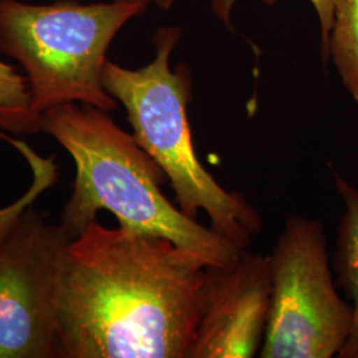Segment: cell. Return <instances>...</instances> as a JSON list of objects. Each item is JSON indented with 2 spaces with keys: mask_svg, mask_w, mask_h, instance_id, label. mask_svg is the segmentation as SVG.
Returning a JSON list of instances; mask_svg holds the SVG:
<instances>
[{
  "mask_svg": "<svg viewBox=\"0 0 358 358\" xmlns=\"http://www.w3.org/2000/svg\"><path fill=\"white\" fill-rule=\"evenodd\" d=\"M152 1L159 10L167 13V11H170L177 4L178 0H152Z\"/></svg>",
  "mask_w": 358,
  "mask_h": 358,
  "instance_id": "4fadbf2b",
  "label": "cell"
},
{
  "mask_svg": "<svg viewBox=\"0 0 358 358\" xmlns=\"http://www.w3.org/2000/svg\"><path fill=\"white\" fill-rule=\"evenodd\" d=\"M0 140L8 142L19 153L26 158L32 171V183L29 185L22 198L4 208H0V245L6 242L17 220L34 205V202L44 192H47L57 180V167L55 157L44 158L38 155L28 143L16 140L11 134L0 133Z\"/></svg>",
  "mask_w": 358,
  "mask_h": 358,
  "instance_id": "8fae6325",
  "label": "cell"
},
{
  "mask_svg": "<svg viewBox=\"0 0 358 358\" xmlns=\"http://www.w3.org/2000/svg\"><path fill=\"white\" fill-rule=\"evenodd\" d=\"M269 256L242 250L227 268L208 266L189 358L259 356L271 309Z\"/></svg>",
  "mask_w": 358,
  "mask_h": 358,
  "instance_id": "52a82bcc",
  "label": "cell"
},
{
  "mask_svg": "<svg viewBox=\"0 0 358 358\" xmlns=\"http://www.w3.org/2000/svg\"><path fill=\"white\" fill-rule=\"evenodd\" d=\"M108 113L78 103L41 113V131L59 142L76 166L60 223L68 235L76 238L100 210H108L124 230L166 238L211 267H231L242 250L167 199L161 190L166 174Z\"/></svg>",
  "mask_w": 358,
  "mask_h": 358,
  "instance_id": "7a4b0ae2",
  "label": "cell"
},
{
  "mask_svg": "<svg viewBox=\"0 0 358 358\" xmlns=\"http://www.w3.org/2000/svg\"><path fill=\"white\" fill-rule=\"evenodd\" d=\"M333 177L336 190L344 203L337 229L333 267L337 285L345 292L352 307L349 336L337 357L358 358V189L337 171H333Z\"/></svg>",
  "mask_w": 358,
  "mask_h": 358,
  "instance_id": "ba28073f",
  "label": "cell"
},
{
  "mask_svg": "<svg viewBox=\"0 0 358 358\" xmlns=\"http://www.w3.org/2000/svg\"><path fill=\"white\" fill-rule=\"evenodd\" d=\"M207 267L166 238L94 219L62 257L57 357L189 358Z\"/></svg>",
  "mask_w": 358,
  "mask_h": 358,
  "instance_id": "6da1fadb",
  "label": "cell"
},
{
  "mask_svg": "<svg viewBox=\"0 0 358 358\" xmlns=\"http://www.w3.org/2000/svg\"><path fill=\"white\" fill-rule=\"evenodd\" d=\"M180 38L179 27L157 29L155 57L138 69L108 60L103 88L125 108L131 134L166 174L179 208L192 219L203 210L211 229L245 250L260 234L263 220L244 195L223 189L196 157L187 117L192 69L186 63L170 65Z\"/></svg>",
  "mask_w": 358,
  "mask_h": 358,
  "instance_id": "3957f363",
  "label": "cell"
},
{
  "mask_svg": "<svg viewBox=\"0 0 358 358\" xmlns=\"http://www.w3.org/2000/svg\"><path fill=\"white\" fill-rule=\"evenodd\" d=\"M152 3L0 0V52L22 65L40 115L69 103L112 112L118 103L103 84L108 50L124 26Z\"/></svg>",
  "mask_w": 358,
  "mask_h": 358,
  "instance_id": "277c9868",
  "label": "cell"
},
{
  "mask_svg": "<svg viewBox=\"0 0 358 358\" xmlns=\"http://www.w3.org/2000/svg\"><path fill=\"white\" fill-rule=\"evenodd\" d=\"M236 1H239V0H215L214 1V13H217V16L220 19H223L224 22H230L231 8L235 6ZM263 1L266 4H273L276 0H263ZM308 1L312 4L315 13L317 16V20H319L321 53L324 56L329 34H331V28H332L334 0H308Z\"/></svg>",
  "mask_w": 358,
  "mask_h": 358,
  "instance_id": "7c38bea8",
  "label": "cell"
},
{
  "mask_svg": "<svg viewBox=\"0 0 358 358\" xmlns=\"http://www.w3.org/2000/svg\"><path fill=\"white\" fill-rule=\"evenodd\" d=\"M324 57H329L346 92L358 105V0H334Z\"/></svg>",
  "mask_w": 358,
  "mask_h": 358,
  "instance_id": "9c48e42d",
  "label": "cell"
},
{
  "mask_svg": "<svg viewBox=\"0 0 358 358\" xmlns=\"http://www.w3.org/2000/svg\"><path fill=\"white\" fill-rule=\"evenodd\" d=\"M271 309L257 357L338 356L352 325V307L333 279L324 224L288 217L272 254Z\"/></svg>",
  "mask_w": 358,
  "mask_h": 358,
  "instance_id": "5b68a950",
  "label": "cell"
},
{
  "mask_svg": "<svg viewBox=\"0 0 358 358\" xmlns=\"http://www.w3.org/2000/svg\"><path fill=\"white\" fill-rule=\"evenodd\" d=\"M72 241L32 206L0 245V358L57 357V289Z\"/></svg>",
  "mask_w": 358,
  "mask_h": 358,
  "instance_id": "8992f818",
  "label": "cell"
},
{
  "mask_svg": "<svg viewBox=\"0 0 358 358\" xmlns=\"http://www.w3.org/2000/svg\"><path fill=\"white\" fill-rule=\"evenodd\" d=\"M41 131V115L35 109L26 76L0 60V133L26 136Z\"/></svg>",
  "mask_w": 358,
  "mask_h": 358,
  "instance_id": "30bf717a",
  "label": "cell"
}]
</instances>
